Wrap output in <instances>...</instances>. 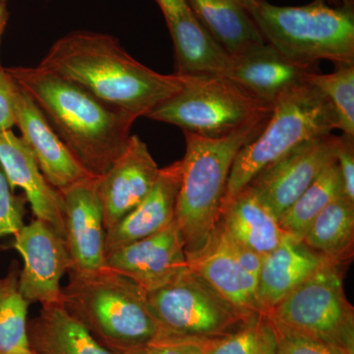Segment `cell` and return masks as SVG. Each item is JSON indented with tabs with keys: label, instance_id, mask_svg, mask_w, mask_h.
I'll return each instance as SVG.
<instances>
[{
	"label": "cell",
	"instance_id": "14",
	"mask_svg": "<svg viewBox=\"0 0 354 354\" xmlns=\"http://www.w3.org/2000/svg\"><path fill=\"white\" fill-rule=\"evenodd\" d=\"M160 169L145 142L131 135L122 155L104 176L97 177L106 232L145 199Z\"/></svg>",
	"mask_w": 354,
	"mask_h": 354
},
{
	"label": "cell",
	"instance_id": "5",
	"mask_svg": "<svg viewBox=\"0 0 354 354\" xmlns=\"http://www.w3.org/2000/svg\"><path fill=\"white\" fill-rule=\"evenodd\" d=\"M266 43L302 64L328 60L354 64V0L330 6L314 0L304 6H278L256 0L248 9Z\"/></svg>",
	"mask_w": 354,
	"mask_h": 354
},
{
	"label": "cell",
	"instance_id": "30",
	"mask_svg": "<svg viewBox=\"0 0 354 354\" xmlns=\"http://www.w3.org/2000/svg\"><path fill=\"white\" fill-rule=\"evenodd\" d=\"M27 199L15 195L6 174L0 167V239L7 235H15L24 227Z\"/></svg>",
	"mask_w": 354,
	"mask_h": 354
},
{
	"label": "cell",
	"instance_id": "20",
	"mask_svg": "<svg viewBox=\"0 0 354 354\" xmlns=\"http://www.w3.org/2000/svg\"><path fill=\"white\" fill-rule=\"evenodd\" d=\"M187 264L244 315L252 319L267 316L258 298L257 278L244 270L228 252L216 230L201 251L187 257Z\"/></svg>",
	"mask_w": 354,
	"mask_h": 354
},
{
	"label": "cell",
	"instance_id": "12",
	"mask_svg": "<svg viewBox=\"0 0 354 354\" xmlns=\"http://www.w3.org/2000/svg\"><path fill=\"white\" fill-rule=\"evenodd\" d=\"M64 204V239L71 268L68 272H91L106 267V228L97 191L90 176L60 191Z\"/></svg>",
	"mask_w": 354,
	"mask_h": 354
},
{
	"label": "cell",
	"instance_id": "29",
	"mask_svg": "<svg viewBox=\"0 0 354 354\" xmlns=\"http://www.w3.org/2000/svg\"><path fill=\"white\" fill-rule=\"evenodd\" d=\"M332 73L310 74L307 81L330 102L342 134L354 136V64L335 65Z\"/></svg>",
	"mask_w": 354,
	"mask_h": 354
},
{
	"label": "cell",
	"instance_id": "17",
	"mask_svg": "<svg viewBox=\"0 0 354 354\" xmlns=\"http://www.w3.org/2000/svg\"><path fill=\"white\" fill-rule=\"evenodd\" d=\"M318 65L302 64L265 43L232 57L225 76L249 94L272 104L286 91L306 82Z\"/></svg>",
	"mask_w": 354,
	"mask_h": 354
},
{
	"label": "cell",
	"instance_id": "1",
	"mask_svg": "<svg viewBox=\"0 0 354 354\" xmlns=\"http://www.w3.org/2000/svg\"><path fill=\"white\" fill-rule=\"evenodd\" d=\"M38 67L136 118H146L184 84V77L160 74L142 64L118 39L102 32H69L51 46Z\"/></svg>",
	"mask_w": 354,
	"mask_h": 354
},
{
	"label": "cell",
	"instance_id": "26",
	"mask_svg": "<svg viewBox=\"0 0 354 354\" xmlns=\"http://www.w3.org/2000/svg\"><path fill=\"white\" fill-rule=\"evenodd\" d=\"M19 272L13 263L8 274L0 278V354L32 351L28 335L30 304L21 292Z\"/></svg>",
	"mask_w": 354,
	"mask_h": 354
},
{
	"label": "cell",
	"instance_id": "37",
	"mask_svg": "<svg viewBox=\"0 0 354 354\" xmlns=\"http://www.w3.org/2000/svg\"><path fill=\"white\" fill-rule=\"evenodd\" d=\"M235 1L239 2L241 6H243L244 8H246L248 10L250 7L254 6L256 0H235Z\"/></svg>",
	"mask_w": 354,
	"mask_h": 354
},
{
	"label": "cell",
	"instance_id": "9",
	"mask_svg": "<svg viewBox=\"0 0 354 354\" xmlns=\"http://www.w3.org/2000/svg\"><path fill=\"white\" fill-rule=\"evenodd\" d=\"M148 299L160 330L194 339H218L256 319L241 313L188 267L149 292Z\"/></svg>",
	"mask_w": 354,
	"mask_h": 354
},
{
	"label": "cell",
	"instance_id": "40",
	"mask_svg": "<svg viewBox=\"0 0 354 354\" xmlns=\"http://www.w3.org/2000/svg\"><path fill=\"white\" fill-rule=\"evenodd\" d=\"M0 1H1V2H6L7 0H0Z\"/></svg>",
	"mask_w": 354,
	"mask_h": 354
},
{
	"label": "cell",
	"instance_id": "10",
	"mask_svg": "<svg viewBox=\"0 0 354 354\" xmlns=\"http://www.w3.org/2000/svg\"><path fill=\"white\" fill-rule=\"evenodd\" d=\"M339 142L333 133L310 140L266 167L247 186L279 220L335 162Z\"/></svg>",
	"mask_w": 354,
	"mask_h": 354
},
{
	"label": "cell",
	"instance_id": "32",
	"mask_svg": "<svg viewBox=\"0 0 354 354\" xmlns=\"http://www.w3.org/2000/svg\"><path fill=\"white\" fill-rule=\"evenodd\" d=\"M276 329L279 337L276 354H346L341 349L313 337L277 327Z\"/></svg>",
	"mask_w": 354,
	"mask_h": 354
},
{
	"label": "cell",
	"instance_id": "24",
	"mask_svg": "<svg viewBox=\"0 0 354 354\" xmlns=\"http://www.w3.org/2000/svg\"><path fill=\"white\" fill-rule=\"evenodd\" d=\"M207 31L232 57L265 44L255 21L235 0H188Z\"/></svg>",
	"mask_w": 354,
	"mask_h": 354
},
{
	"label": "cell",
	"instance_id": "34",
	"mask_svg": "<svg viewBox=\"0 0 354 354\" xmlns=\"http://www.w3.org/2000/svg\"><path fill=\"white\" fill-rule=\"evenodd\" d=\"M18 84L6 68H0V133L15 127V102Z\"/></svg>",
	"mask_w": 354,
	"mask_h": 354
},
{
	"label": "cell",
	"instance_id": "6",
	"mask_svg": "<svg viewBox=\"0 0 354 354\" xmlns=\"http://www.w3.org/2000/svg\"><path fill=\"white\" fill-rule=\"evenodd\" d=\"M335 129H339V122L334 109L315 86L306 81L286 91L272 104L262 131L237 153L223 203L246 187L266 167Z\"/></svg>",
	"mask_w": 354,
	"mask_h": 354
},
{
	"label": "cell",
	"instance_id": "28",
	"mask_svg": "<svg viewBox=\"0 0 354 354\" xmlns=\"http://www.w3.org/2000/svg\"><path fill=\"white\" fill-rule=\"evenodd\" d=\"M278 330L269 316L258 317L232 334L207 342V354H276Z\"/></svg>",
	"mask_w": 354,
	"mask_h": 354
},
{
	"label": "cell",
	"instance_id": "23",
	"mask_svg": "<svg viewBox=\"0 0 354 354\" xmlns=\"http://www.w3.org/2000/svg\"><path fill=\"white\" fill-rule=\"evenodd\" d=\"M32 351L38 354H113L62 304L43 306L28 322Z\"/></svg>",
	"mask_w": 354,
	"mask_h": 354
},
{
	"label": "cell",
	"instance_id": "39",
	"mask_svg": "<svg viewBox=\"0 0 354 354\" xmlns=\"http://www.w3.org/2000/svg\"><path fill=\"white\" fill-rule=\"evenodd\" d=\"M13 354H38V353H35L34 351H30V353H13Z\"/></svg>",
	"mask_w": 354,
	"mask_h": 354
},
{
	"label": "cell",
	"instance_id": "38",
	"mask_svg": "<svg viewBox=\"0 0 354 354\" xmlns=\"http://www.w3.org/2000/svg\"><path fill=\"white\" fill-rule=\"evenodd\" d=\"M328 1L330 2L333 6H337V4H339V2H341V0H328Z\"/></svg>",
	"mask_w": 354,
	"mask_h": 354
},
{
	"label": "cell",
	"instance_id": "18",
	"mask_svg": "<svg viewBox=\"0 0 354 354\" xmlns=\"http://www.w3.org/2000/svg\"><path fill=\"white\" fill-rule=\"evenodd\" d=\"M0 167L11 189L20 188L32 215L64 236V204L60 191L44 177L27 144L12 130L0 133Z\"/></svg>",
	"mask_w": 354,
	"mask_h": 354
},
{
	"label": "cell",
	"instance_id": "8",
	"mask_svg": "<svg viewBox=\"0 0 354 354\" xmlns=\"http://www.w3.org/2000/svg\"><path fill=\"white\" fill-rule=\"evenodd\" d=\"M344 269L333 265L310 277L269 314L279 329L313 337L354 354V308L344 293Z\"/></svg>",
	"mask_w": 354,
	"mask_h": 354
},
{
	"label": "cell",
	"instance_id": "27",
	"mask_svg": "<svg viewBox=\"0 0 354 354\" xmlns=\"http://www.w3.org/2000/svg\"><path fill=\"white\" fill-rule=\"evenodd\" d=\"M341 197V178L335 160L279 218V225L288 234L301 239L317 216L330 203Z\"/></svg>",
	"mask_w": 354,
	"mask_h": 354
},
{
	"label": "cell",
	"instance_id": "31",
	"mask_svg": "<svg viewBox=\"0 0 354 354\" xmlns=\"http://www.w3.org/2000/svg\"><path fill=\"white\" fill-rule=\"evenodd\" d=\"M160 330L148 344L142 354H207V342Z\"/></svg>",
	"mask_w": 354,
	"mask_h": 354
},
{
	"label": "cell",
	"instance_id": "21",
	"mask_svg": "<svg viewBox=\"0 0 354 354\" xmlns=\"http://www.w3.org/2000/svg\"><path fill=\"white\" fill-rule=\"evenodd\" d=\"M330 263L301 239L286 235L276 249L265 255L258 274V298L267 316L295 288Z\"/></svg>",
	"mask_w": 354,
	"mask_h": 354
},
{
	"label": "cell",
	"instance_id": "15",
	"mask_svg": "<svg viewBox=\"0 0 354 354\" xmlns=\"http://www.w3.org/2000/svg\"><path fill=\"white\" fill-rule=\"evenodd\" d=\"M169 28L176 75H223L232 55L216 43L199 20L188 0H156Z\"/></svg>",
	"mask_w": 354,
	"mask_h": 354
},
{
	"label": "cell",
	"instance_id": "25",
	"mask_svg": "<svg viewBox=\"0 0 354 354\" xmlns=\"http://www.w3.org/2000/svg\"><path fill=\"white\" fill-rule=\"evenodd\" d=\"M301 241L332 264L346 269L354 255V205L344 197L330 203L310 225Z\"/></svg>",
	"mask_w": 354,
	"mask_h": 354
},
{
	"label": "cell",
	"instance_id": "2",
	"mask_svg": "<svg viewBox=\"0 0 354 354\" xmlns=\"http://www.w3.org/2000/svg\"><path fill=\"white\" fill-rule=\"evenodd\" d=\"M6 69L91 176H104L124 152L137 120L131 114L38 66Z\"/></svg>",
	"mask_w": 354,
	"mask_h": 354
},
{
	"label": "cell",
	"instance_id": "7",
	"mask_svg": "<svg viewBox=\"0 0 354 354\" xmlns=\"http://www.w3.org/2000/svg\"><path fill=\"white\" fill-rule=\"evenodd\" d=\"M272 109V104L249 94L227 77L200 75L184 77L181 90L146 118L216 139L269 115Z\"/></svg>",
	"mask_w": 354,
	"mask_h": 354
},
{
	"label": "cell",
	"instance_id": "3",
	"mask_svg": "<svg viewBox=\"0 0 354 354\" xmlns=\"http://www.w3.org/2000/svg\"><path fill=\"white\" fill-rule=\"evenodd\" d=\"M62 305L113 354H142L160 332L148 292L106 267L69 272Z\"/></svg>",
	"mask_w": 354,
	"mask_h": 354
},
{
	"label": "cell",
	"instance_id": "22",
	"mask_svg": "<svg viewBox=\"0 0 354 354\" xmlns=\"http://www.w3.org/2000/svg\"><path fill=\"white\" fill-rule=\"evenodd\" d=\"M218 227L262 256L272 252L288 234L248 186L223 203Z\"/></svg>",
	"mask_w": 354,
	"mask_h": 354
},
{
	"label": "cell",
	"instance_id": "36",
	"mask_svg": "<svg viewBox=\"0 0 354 354\" xmlns=\"http://www.w3.org/2000/svg\"><path fill=\"white\" fill-rule=\"evenodd\" d=\"M10 13L7 9L6 2L0 1V68H1V44L2 37L6 32L7 23H8Z\"/></svg>",
	"mask_w": 354,
	"mask_h": 354
},
{
	"label": "cell",
	"instance_id": "33",
	"mask_svg": "<svg viewBox=\"0 0 354 354\" xmlns=\"http://www.w3.org/2000/svg\"><path fill=\"white\" fill-rule=\"evenodd\" d=\"M335 164L341 178L342 197L354 205V136H339Z\"/></svg>",
	"mask_w": 354,
	"mask_h": 354
},
{
	"label": "cell",
	"instance_id": "4",
	"mask_svg": "<svg viewBox=\"0 0 354 354\" xmlns=\"http://www.w3.org/2000/svg\"><path fill=\"white\" fill-rule=\"evenodd\" d=\"M270 114L223 138L183 132L186 149L174 221L183 237L186 258L201 251L215 234L235 158L262 131Z\"/></svg>",
	"mask_w": 354,
	"mask_h": 354
},
{
	"label": "cell",
	"instance_id": "19",
	"mask_svg": "<svg viewBox=\"0 0 354 354\" xmlns=\"http://www.w3.org/2000/svg\"><path fill=\"white\" fill-rule=\"evenodd\" d=\"M181 176V160L160 169L157 181L145 199L106 230V257L121 247L157 234L174 223Z\"/></svg>",
	"mask_w": 354,
	"mask_h": 354
},
{
	"label": "cell",
	"instance_id": "16",
	"mask_svg": "<svg viewBox=\"0 0 354 354\" xmlns=\"http://www.w3.org/2000/svg\"><path fill=\"white\" fill-rule=\"evenodd\" d=\"M15 121L21 138L29 147L46 180L55 189L64 190L91 176L57 136L31 95L19 85Z\"/></svg>",
	"mask_w": 354,
	"mask_h": 354
},
{
	"label": "cell",
	"instance_id": "35",
	"mask_svg": "<svg viewBox=\"0 0 354 354\" xmlns=\"http://www.w3.org/2000/svg\"><path fill=\"white\" fill-rule=\"evenodd\" d=\"M216 232H218L221 242H223L225 248L227 249L228 252L234 256V259L239 262V264L241 265L244 270L250 272L252 276L257 278L258 281V274H259L265 256L254 252V251L249 249L248 247L244 246L243 244L234 241V239L228 236V235L225 234V232L221 230L218 227H216Z\"/></svg>",
	"mask_w": 354,
	"mask_h": 354
},
{
	"label": "cell",
	"instance_id": "11",
	"mask_svg": "<svg viewBox=\"0 0 354 354\" xmlns=\"http://www.w3.org/2000/svg\"><path fill=\"white\" fill-rule=\"evenodd\" d=\"M8 248L22 257L19 286L27 301L41 306L62 304L60 281L71 268L64 236L48 223L35 218L14 235Z\"/></svg>",
	"mask_w": 354,
	"mask_h": 354
},
{
	"label": "cell",
	"instance_id": "13",
	"mask_svg": "<svg viewBox=\"0 0 354 354\" xmlns=\"http://www.w3.org/2000/svg\"><path fill=\"white\" fill-rule=\"evenodd\" d=\"M106 267L148 293L171 283L188 267L183 237L176 221L157 234L109 254Z\"/></svg>",
	"mask_w": 354,
	"mask_h": 354
}]
</instances>
